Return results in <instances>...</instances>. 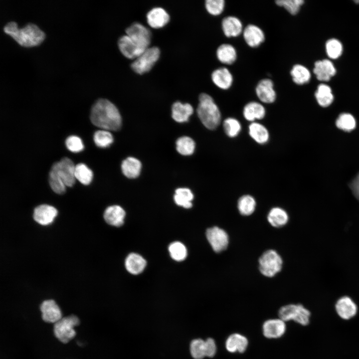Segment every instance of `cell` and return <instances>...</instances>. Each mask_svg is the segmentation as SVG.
Instances as JSON below:
<instances>
[{
    "label": "cell",
    "mask_w": 359,
    "mask_h": 359,
    "mask_svg": "<svg viewBox=\"0 0 359 359\" xmlns=\"http://www.w3.org/2000/svg\"><path fill=\"white\" fill-rule=\"evenodd\" d=\"M90 120L103 130L118 131L122 126V118L116 106L109 100L100 98L91 107Z\"/></svg>",
    "instance_id": "1"
},
{
    "label": "cell",
    "mask_w": 359,
    "mask_h": 359,
    "mask_svg": "<svg viewBox=\"0 0 359 359\" xmlns=\"http://www.w3.org/2000/svg\"><path fill=\"white\" fill-rule=\"evenodd\" d=\"M3 30L19 45L25 47L38 45L45 37L44 32L32 23H28L18 28L15 22L9 21L4 26Z\"/></svg>",
    "instance_id": "2"
},
{
    "label": "cell",
    "mask_w": 359,
    "mask_h": 359,
    "mask_svg": "<svg viewBox=\"0 0 359 359\" xmlns=\"http://www.w3.org/2000/svg\"><path fill=\"white\" fill-rule=\"evenodd\" d=\"M196 112L199 120L208 129L214 130L220 124L221 119L220 111L209 95L205 93L199 95Z\"/></svg>",
    "instance_id": "3"
},
{
    "label": "cell",
    "mask_w": 359,
    "mask_h": 359,
    "mask_svg": "<svg viewBox=\"0 0 359 359\" xmlns=\"http://www.w3.org/2000/svg\"><path fill=\"white\" fill-rule=\"evenodd\" d=\"M80 324V319L74 314L63 316L60 320L53 324V335L61 344H67L76 337V328L79 327Z\"/></svg>",
    "instance_id": "4"
},
{
    "label": "cell",
    "mask_w": 359,
    "mask_h": 359,
    "mask_svg": "<svg viewBox=\"0 0 359 359\" xmlns=\"http://www.w3.org/2000/svg\"><path fill=\"white\" fill-rule=\"evenodd\" d=\"M258 264L260 273L266 277L272 278L281 271L283 260L276 250L269 249L260 256Z\"/></svg>",
    "instance_id": "5"
},
{
    "label": "cell",
    "mask_w": 359,
    "mask_h": 359,
    "mask_svg": "<svg viewBox=\"0 0 359 359\" xmlns=\"http://www.w3.org/2000/svg\"><path fill=\"white\" fill-rule=\"evenodd\" d=\"M311 315L310 311L300 304L286 305L279 310L280 319L285 322L292 320L302 326L309 324Z\"/></svg>",
    "instance_id": "6"
},
{
    "label": "cell",
    "mask_w": 359,
    "mask_h": 359,
    "mask_svg": "<svg viewBox=\"0 0 359 359\" xmlns=\"http://www.w3.org/2000/svg\"><path fill=\"white\" fill-rule=\"evenodd\" d=\"M160 49L156 46L148 47L131 63L133 70L139 74L149 72L158 60Z\"/></svg>",
    "instance_id": "7"
},
{
    "label": "cell",
    "mask_w": 359,
    "mask_h": 359,
    "mask_svg": "<svg viewBox=\"0 0 359 359\" xmlns=\"http://www.w3.org/2000/svg\"><path fill=\"white\" fill-rule=\"evenodd\" d=\"M206 239L213 250L216 253L224 251L229 244V236L225 230L218 226L207 229L205 233Z\"/></svg>",
    "instance_id": "8"
},
{
    "label": "cell",
    "mask_w": 359,
    "mask_h": 359,
    "mask_svg": "<svg viewBox=\"0 0 359 359\" xmlns=\"http://www.w3.org/2000/svg\"><path fill=\"white\" fill-rule=\"evenodd\" d=\"M42 321L48 324H54L63 316L60 306L53 299H46L39 306Z\"/></svg>",
    "instance_id": "9"
},
{
    "label": "cell",
    "mask_w": 359,
    "mask_h": 359,
    "mask_svg": "<svg viewBox=\"0 0 359 359\" xmlns=\"http://www.w3.org/2000/svg\"><path fill=\"white\" fill-rule=\"evenodd\" d=\"M129 36L138 46L146 50L150 44L151 32L145 26L139 22L132 24L126 29Z\"/></svg>",
    "instance_id": "10"
},
{
    "label": "cell",
    "mask_w": 359,
    "mask_h": 359,
    "mask_svg": "<svg viewBox=\"0 0 359 359\" xmlns=\"http://www.w3.org/2000/svg\"><path fill=\"white\" fill-rule=\"evenodd\" d=\"M51 169L58 174L66 186L71 187L75 183V166L70 159L66 157L62 158L60 161L54 163Z\"/></svg>",
    "instance_id": "11"
},
{
    "label": "cell",
    "mask_w": 359,
    "mask_h": 359,
    "mask_svg": "<svg viewBox=\"0 0 359 359\" xmlns=\"http://www.w3.org/2000/svg\"><path fill=\"white\" fill-rule=\"evenodd\" d=\"M335 310L338 316L343 320L353 318L358 313V306L349 297L345 296L339 298L335 304Z\"/></svg>",
    "instance_id": "12"
},
{
    "label": "cell",
    "mask_w": 359,
    "mask_h": 359,
    "mask_svg": "<svg viewBox=\"0 0 359 359\" xmlns=\"http://www.w3.org/2000/svg\"><path fill=\"white\" fill-rule=\"evenodd\" d=\"M256 94L263 103H273L276 98V93L274 88L273 81L268 78H264L259 81L255 88Z\"/></svg>",
    "instance_id": "13"
},
{
    "label": "cell",
    "mask_w": 359,
    "mask_h": 359,
    "mask_svg": "<svg viewBox=\"0 0 359 359\" xmlns=\"http://www.w3.org/2000/svg\"><path fill=\"white\" fill-rule=\"evenodd\" d=\"M118 45L123 55L129 59H136L145 50L126 34L119 39Z\"/></svg>",
    "instance_id": "14"
},
{
    "label": "cell",
    "mask_w": 359,
    "mask_h": 359,
    "mask_svg": "<svg viewBox=\"0 0 359 359\" xmlns=\"http://www.w3.org/2000/svg\"><path fill=\"white\" fill-rule=\"evenodd\" d=\"M244 39L250 47H258L265 40V34L263 31L258 26L250 24L247 25L243 31Z\"/></svg>",
    "instance_id": "15"
},
{
    "label": "cell",
    "mask_w": 359,
    "mask_h": 359,
    "mask_svg": "<svg viewBox=\"0 0 359 359\" xmlns=\"http://www.w3.org/2000/svg\"><path fill=\"white\" fill-rule=\"evenodd\" d=\"M57 214V210L53 206L41 204L34 208L33 217L39 224L46 225L52 222Z\"/></svg>",
    "instance_id": "16"
},
{
    "label": "cell",
    "mask_w": 359,
    "mask_h": 359,
    "mask_svg": "<svg viewBox=\"0 0 359 359\" xmlns=\"http://www.w3.org/2000/svg\"><path fill=\"white\" fill-rule=\"evenodd\" d=\"M285 331V322L280 318L267 320L263 325V335L269 339L280 338L284 335Z\"/></svg>",
    "instance_id": "17"
},
{
    "label": "cell",
    "mask_w": 359,
    "mask_h": 359,
    "mask_svg": "<svg viewBox=\"0 0 359 359\" xmlns=\"http://www.w3.org/2000/svg\"><path fill=\"white\" fill-rule=\"evenodd\" d=\"M149 25L154 28H159L166 25L170 20V15L162 7H156L151 9L147 14Z\"/></svg>",
    "instance_id": "18"
},
{
    "label": "cell",
    "mask_w": 359,
    "mask_h": 359,
    "mask_svg": "<svg viewBox=\"0 0 359 359\" xmlns=\"http://www.w3.org/2000/svg\"><path fill=\"white\" fill-rule=\"evenodd\" d=\"M221 27L224 35L227 37H237L243 31L242 22L234 16H228L223 18Z\"/></svg>",
    "instance_id": "19"
},
{
    "label": "cell",
    "mask_w": 359,
    "mask_h": 359,
    "mask_svg": "<svg viewBox=\"0 0 359 359\" xmlns=\"http://www.w3.org/2000/svg\"><path fill=\"white\" fill-rule=\"evenodd\" d=\"M211 77L213 83L222 90L230 88L233 81L232 74L226 67H220L214 70Z\"/></svg>",
    "instance_id": "20"
},
{
    "label": "cell",
    "mask_w": 359,
    "mask_h": 359,
    "mask_svg": "<svg viewBox=\"0 0 359 359\" xmlns=\"http://www.w3.org/2000/svg\"><path fill=\"white\" fill-rule=\"evenodd\" d=\"M313 72L319 80L327 81L336 74V70L330 60L324 59L315 62Z\"/></svg>",
    "instance_id": "21"
},
{
    "label": "cell",
    "mask_w": 359,
    "mask_h": 359,
    "mask_svg": "<svg viewBox=\"0 0 359 359\" xmlns=\"http://www.w3.org/2000/svg\"><path fill=\"white\" fill-rule=\"evenodd\" d=\"M125 210L120 206L114 205L108 207L104 213L105 221L109 224L119 227L124 223Z\"/></svg>",
    "instance_id": "22"
},
{
    "label": "cell",
    "mask_w": 359,
    "mask_h": 359,
    "mask_svg": "<svg viewBox=\"0 0 359 359\" xmlns=\"http://www.w3.org/2000/svg\"><path fill=\"white\" fill-rule=\"evenodd\" d=\"M265 114L266 110L263 105L255 101L247 103L243 110L244 118L251 123L255 122L256 120L262 119Z\"/></svg>",
    "instance_id": "23"
},
{
    "label": "cell",
    "mask_w": 359,
    "mask_h": 359,
    "mask_svg": "<svg viewBox=\"0 0 359 359\" xmlns=\"http://www.w3.org/2000/svg\"><path fill=\"white\" fill-rule=\"evenodd\" d=\"M172 118L177 122H187L193 114V109L189 103L183 104L179 101L175 102L172 108Z\"/></svg>",
    "instance_id": "24"
},
{
    "label": "cell",
    "mask_w": 359,
    "mask_h": 359,
    "mask_svg": "<svg viewBox=\"0 0 359 359\" xmlns=\"http://www.w3.org/2000/svg\"><path fill=\"white\" fill-rule=\"evenodd\" d=\"M267 220L273 227L280 228L285 226L288 222L289 215L283 208L280 207L272 208L267 214Z\"/></svg>",
    "instance_id": "25"
},
{
    "label": "cell",
    "mask_w": 359,
    "mask_h": 359,
    "mask_svg": "<svg viewBox=\"0 0 359 359\" xmlns=\"http://www.w3.org/2000/svg\"><path fill=\"white\" fill-rule=\"evenodd\" d=\"M125 264L127 270L129 273L137 275L143 271L147 262L139 254L132 253L126 258Z\"/></svg>",
    "instance_id": "26"
},
{
    "label": "cell",
    "mask_w": 359,
    "mask_h": 359,
    "mask_svg": "<svg viewBox=\"0 0 359 359\" xmlns=\"http://www.w3.org/2000/svg\"><path fill=\"white\" fill-rule=\"evenodd\" d=\"M248 346L247 338L239 334H233L230 335L225 342L226 350L230 353H243Z\"/></svg>",
    "instance_id": "27"
},
{
    "label": "cell",
    "mask_w": 359,
    "mask_h": 359,
    "mask_svg": "<svg viewBox=\"0 0 359 359\" xmlns=\"http://www.w3.org/2000/svg\"><path fill=\"white\" fill-rule=\"evenodd\" d=\"M218 60L225 64H232L236 60L237 52L234 47L229 43L219 45L216 52Z\"/></svg>",
    "instance_id": "28"
},
{
    "label": "cell",
    "mask_w": 359,
    "mask_h": 359,
    "mask_svg": "<svg viewBox=\"0 0 359 359\" xmlns=\"http://www.w3.org/2000/svg\"><path fill=\"white\" fill-rule=\"evenodd\" d=\"M248 133L251 138L259 144L266 143L269 139L267 129L262 124L254 122L248 127Z\"/></svg>",
    "instance_id": "29"
},
{
    "label": "cell",
    "mask_w": 359,
    "mask_h": 359,
    "mask_svg": "<svg viewBox=\"0 0 359 359\" xmlns=\"http://www.w3.org/2000/svg\"><path fill=\"white\" fill-rule=\"evenodd\" d=\"M141 163L134 157H128L124 160L121 164L123 174L129 179L137 178L141 172Z\"/></svg>",
    "instance_id": "30"
},
{
    "label": "cell",
    "mask_w": 359,
    "mask_h": 359,
    "mask_svg": "<svg viewBox=\"0 0 359 359\" xmlns=\"http://www.w3.org/2000/svg\"><path fill=\"white\" fill-rule=\"evenodd\" d=\"M256 202L255 198L250 195L241 196L237 201V209L240 214L243 216L251 215L255 211Z\"/></svg>",
    "instance_id": "31"
},
{
    "label": "cell",
    "mask_w": 359,
    "mask_h": 359,
    "mask_svg": "<svg viewBox=\"0 0 359 359\" xmlns=\"http://www.w3.org/2000/svg\"><path fill=\"white\" fill-rule=\"evenodd\" d=\"M194 195L189 188H179L175 191L174 199L177 205L189 208L192 206L191 201Z\"/></svg>",
    "instance_id": "32"
},
{
    "label": "cell",
    "mask_w": 359,
    "mask_h": 359,
    "mask_svg": "<svg viewBox=\"0 0 359 359\" xmlns=\"http://www.w3.org/2000/svg\"><path fill=\"white\" fill-rule=\"evenodd\" d=\"M315 97L318 104L323 107L329 106L334 100L331 88L324 84L318 86L315 93Z\"/></svg>",
    "instance_id": "33"
},
{
    "label": "cell",
    "mask_w": 359,
    "mask_h": 359,
    "mask_svg": "<svg viewBox=\"0 0 359 359\" xmlns=\"http://www.w3.org/2000/svg\"><path fill=\"white\" fill-rule=\"evenodd\" d=\"M294 82L298 85H303L308 83L311 78L309 70L301 64L294 65L290 71Z\"/></svg>",
    "instance_id": "34"
},
{
    "label": "cell",
    "mask_w": 359,
    "mask_h": 359,
    "mask_svg": "<svg viewBox=\"0 0 359 359\" xmlns=\"http://www.w3.org/2000/svg\"><path fill=\"white\" fill-rule=\"evenodd\" d=\"M194 141L190 137L183 136L179 138L176 141L177 151L183 156L192 155L195 150Z\"/></svg>",
    "instance_id": "35"
},
{
    "label": "cell",
    "mask_w": 359,
    "mask_h": 359,
    "mask_svg": "<svg viewBox=\"0 0 359 359\" xmlns=\"http://www.w3.org/2000/svg\"><path fill=\"white\" fill-rule=\"evenodd\" d=\"M75 177L83 184L88 185L92 180L93 173L84 164L79 163L75 166Z\"/></svg>",
    "instance_id": "36"
},
{
    "label": "cell",
    "mask_w": 359,
    "mask_h": 359,
    "mask_svg": "<svg viewBox=\"0 0 359 359\" xmlns=\"http://www.w3.org/2000/svg\"><path fill=\"white\" fill-rule=\"evenodd\" d=\"M337 127L345 132H351L356 126V121L354 116L349 113L340 114L336 121Z\"/></svg>",
    "instance_id": "37"
},
{
    "label": "cell",
    "mask_w": 359,
    "mask_h": 359,
    "mask_svg": "<svg viewBox=\"0 0 359 359\" xmlns=\"http://www.w3.org/2000/svg\"><path fill=\"white\" fill-rule=\"evenodd\" d=\"M223 127L225 134L230 138L237 136L241 130V125L239 121L232 117L225 119L223 123Z\"/></svg>",
    "instance_id": "38"
},
{
    "label": "cell",
    "mask_w": 359,
    "mask_h": 359,
    "mask_svg": "<svg viewBox=\"0 0 359 359\" xmlns=\"http://www.w3.org/2000/svg\"><path fill=\"white\" fill-rule=\"evenodd\" d=\"M93 139L95 145L100 148L109 147L113 142L112 134L107 130H101L95 132Z\"/></svg>",
    "instance_id": "39"
},
{
    "label": "cell",
    "mask_w": 359,
    "mask_h": 359,
    "mask_svg": "<svg viewBox=\"0 0 359 359\" xmlns=\"http://www.w3.org/2000/svg\"><path fill=\"white\" fill-rule=\"evenodd\" d=\"M169 251L171 257L177 261L184 260L187 256V250L185 246L179 241L172 243L169 246Z\"/></svg>",
    "instance_id": "40"
},
{
    "label": "cell",
    "mask_w": 359,
    "mask_h": 359,
    "mask_svg": "<svg viewBox=\"0 0 359 359\" xmlns=\"http://www.w3.org/2000/svg\"><path fill=\"white\" fill-rule=\"evenodd\" d=\"M49 182L52 189L57 194L65 192L66 185L58 174L51 169L49 174Z\"/></svg>",
    "instance_id": "41"
},
{
    "label": "cell",
    "mask_w": 359,
    "mask_h": 359,
    "mask_svg": "<svg viewBox=\"0 0 359 359\" xmlns=\"http://www.w3.org/2000/svg\"><path fill=\"white\" fill-rule=\"evenodd\" d=\"M190 352L194 359H202L205 357V341L201 339L192 340L190 344Z\"/></svg>",
    "instance_id": "42"
},
{
    "label": "cell",
    "mask_w": 359,
    "mask_h": 359,
    "mask_svg": "<svg viewBox=\"0 0 359 359\" xmlns=\"http://www.w3.org/2000/svg\"><path fill=\"white\" fill-rule=\"evenodd\" d=\"M326 52L329 57L337 59L343 52L342 43L336 39H330L326 43Z\"/></svg>",
    "instance_id": "43"
},
{
    "label": "cell",
    "mask_w": 359,
    "mask_h": 359,
    "mask_svg": "<svg viewBox=\"0 0 359 359\" xmlns=\"http://www.w3.org/2000/svg\"><path fill=\"white\" fill-rule=\"evenodd\" d=\"M304 2L303 0H277L275 1L277 5L283 7L293 15L296 14L299 12Z\"/></svg>",
    "instance_id": "44"
},
{
    "label": "cell",
    "mask_w": 359,
    "mask_h": 359,
    "mask_svg": "<svg viewBox=\"0 0 359 359\" xmlns=\"http://www.w3.org/2000/svg\"><path fill=\"white\" fill-rule=\"evenodd\" d=\"M205 7L207 12L212 15H218L224 10L225 1L224 0H206Z\"/></svg>",
    "instance_id": "45"
},
{
    "label": "cell",
    "mask_w": 359,
    "mask_h": 359,
    "mask_svg": "<svg viewBox=\"0 0 359 359\" xmlns=\"http://www.w3.org/2000/svg\"><path fill=\"white\" fill-rule=\"evenodd\" d=\"M67 148L72 152L77 153L82 151L84 146L81 139L76 136L68 137L65 141Z\"/></svg>",
    "instance_id": "46"
},
{
    "label": "cell",
    "mask_w": 359,
    "mask_h": 359,
    "mask_svg": "<svg viewBox=\"0 0 359 359\" xmlns=\"http://www.w3.org/2000/svg\"><path fill=\"white\" fill-rule=\"evenodd\" d=\"M205 357H213L216 352V346L213 339L208 338L205 341Z\"/></svg>",
    "instance_id": "47"
},
{
    "label": "cell",
    "mask_w": 359,
    "mask_h": 359,
    "mask_svg": "<svg viewBox=\"0 0 359 359\" xmlns=\"http://www.w3.org/2000/svg\"><path fill=\"white\" fill-rule=\"evenodd\" d=\"M350 187L354 195L359 200V173L352 181L350 184Z\"/></svg>",
    "instance_id": "48"
},
{
    "label": "cell",
    "mask_w": 359,
    "mask_h": 359,
    "mask_svg": "<svg viewBox=\"0 0 359 359\" xmlns=\"http://www.w3.org/2000/svg\"><path fill=\"white\" fill-rule=\"evenodd\" d=\"M354 1H355V2H356V3H359V0H355Z\"/></svg>",
    "instance_id": "49"
}]
</instances>
